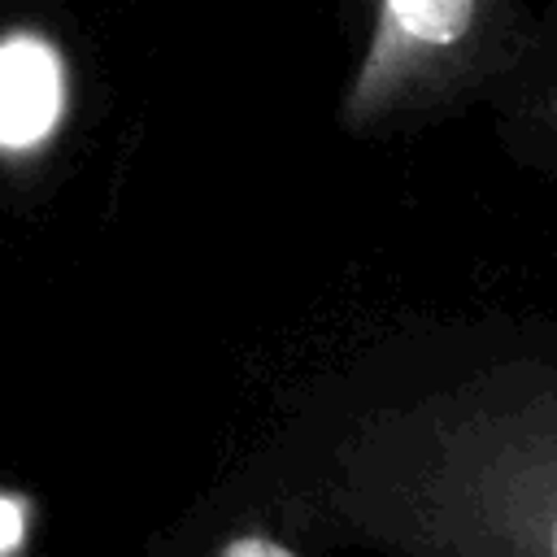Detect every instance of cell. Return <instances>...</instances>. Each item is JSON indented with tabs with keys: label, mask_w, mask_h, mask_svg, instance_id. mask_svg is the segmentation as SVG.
<instances>
[{
	"label": "cell",
	"mask_w": 557,
	"mask_h": 557,
	"mask_svg": "<svg viewBox=\"0 0 557 557\" xmlns=\"http://www.w3.org/2000/svg\"><path fill=\"white\" fill-rule=\"evenodd\" d=\"M387 518L422 557H557V366L513 361L413 413Z\"/></svg>",
	"instance_id": "1"
},
{
	"label": "cell",
	"mask_w": 557,
	"mask_h": 557,
	"mask_svg": "<svg viewBox=\"0 0 557 557\" xmlns=\"http://www.w3.org/2000/svg\"><path fill=\"white\" fill-rule=\"evenodd\" d=\"M518 39L513 0H374L344 122L374 126L500 78L518 61Z\"/></svg>",
	"instance_id": "2"
},
{
	"label": "cell",
	"mask_w": 557,
	"mask_h": 557,
	"mask_svg": "<svg viewBox=\"0 0 557 557\" xmlns=\"http://www.w3.org/2000/svg\"><path fill=\"white\" fill-rule=\"evenodd\" d=\"M65 117V61L35 30L0 39V148L30 152Z\"/></svg>",
	"instance_id": "3"
},
{
	"label": "cell",
	"mask_w": 557,
	"mask_h": 557,
	"mask_svg": "<svg viewBox=\"0 0 557 557\" xmlns=\"http://www.w3.org/2000/svg\"><path fill=\"white\" fill-rule=\"evenodd\" d=\"M553 4H557V0H553ZM527 126H531V135H535L540 161H544L548 170H557V65H553L548 83L535 91V100H531V109H527Z\"/></svg>",
	"instance_id": "4"
},
{
	"label": "cell",
	"mask_w": 557,
	"mask_h": 557,
	"mask_svg": "<svg viewBox=\"0 0 557 557\" xmlns=\"http://www.w3.org/2000/svg\"><path fill=\"white\" fill-rule=\"evenodd\" d=\"M213 557H296L287 544L270 540V535H257V531H244V535H231Z\"/></svg>",
	"instance_id": "5"
},
{
	"label": "cell",
	"mask_w": 557,
	"mask_h": 557,
	"mask_svg": "<svg viewBox=\"0 0 557 557\" xmlns=\"http://www.w3.org/2000/svg\"><path fill=\"white\" fill-rule=\"evenodd\" d=\"M26 535V509L13 496H0V557L13 553Z\"/></svg>",
	"instance_id": "6"
}]
</instances>
